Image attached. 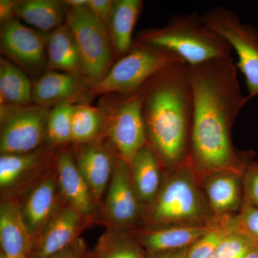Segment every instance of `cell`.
Segmentation results:
<instances>
[{
    "label": "cell",
    "mask_w": 258,
    "mask_h": 258,
    "mask_svg": "<svg viewBox=\"0 0 258 258\" xmlns=\"http://www.w3.org/2000/svg\"><path fill=\"white\" fill-rule=\"evenodd\" d=\"M193 98V119L189 161L209 175L240 171L231 129L244 105L232 57L188 66Z\"/></svg>",
    "instance_id": "6da1fadb"
},
{
    "label": "cell",
    "mask_w": 258,
    "mask_h": 258,
    "mask_svg": "<svg viewBox=\"0 0 258 258\" xmlns=\"http://www.w3.org/2000/svg\"><path fill=\"white\" fill-rule=\"evenodd\" d=\"M147 145L159 161L177 168L189 161L193 98L186 64L166 68L141 89Z\"/></svg>",
    "instance_id": "7a4b0ae2"
},
{
    "label": "cell",
    "mask_w": 258,
    "mask_h": 258,
    "mask_svg": "<svg viewBox=\"0 0 258 258\" xmlns=\"http://www.w3.org/2000/svg\"><path fill=\"white\" fill-rule=\"evenodd\" d=\"M136 42L173 54L188 66L231 57L232 51L198 13L174 15L164 28L141 32Z\"/></svg>",
    "instance_id": "3957f363"
},
{
    "label": "cell",
    "mask_w": 258,
    "mask_h": 258,
    "mask_svg": "<svg viewBox=\"0 0 258 258\" xmlns=\"http://www.w3.org/2000/svg\"><path fill=\"white\" fill-rule=\"evenodd\" d=\"M189 161L176 168L152 204L150 220L159 227L205 225L206 207Z\"/></svg>",
    "instance_id": "277c9868"
},
{
    "label": "cell",
    "mask_w": 258,
    "mask_h": 258,
    "mask_svg": "<svg viewBox=\"0 0 258 258\" xmlns=\"http://www.w3.org/2000/svg\"><path fill=\"white\" fill-rule=\"evenodd\" d=\"M176 64L185 63L173 54L136 42L106 76L93 85V93L132 94L140 91L149 80L163 70Z\"/></svg>",
    "instance_id": "5b68a950"
},
{
    "label": "cell",
    "mask_w": 258,
    "mask_h": 258,
    "mask_svg": "<svg viewBox=\"0 0 258 258\" xmlns=\"http://www.w3.org/2000/svg\"><path fill=\"white\" fill-rule=\"evenodd\" d=\"M205 23L230 44L238 57L236 67L245 79L246 103L258 96V31L242 23L235 12L224 7L209 10L203 15Z\"/></svg>",
    "instance_id": "8992f818"
},
{
    "label": "cell",
    "mask_w": 258,
    "mask_h": 258,
    "mask_svg": "<svg viewBox=\"0 0 258 258\" xmlns=\"http://www.w3.org/2000/svg\"><path fill=\"white\" fill-rule=\"evenodd\" d=\"M66 18L79 48L83 73L96 84L106 76L111 64V39L106 26L87 7L69 8Z\"/></svg>",
    "instance_id": "52a82bcc"
},
{
    "label": "cell",
    "mask_w": 258,
    "mask_h": 258,
    "mask_svg": "<svg viewBox=\"0 0 258 258\" xmlns=\"http://www.w3.org/2000/svg\"><path fill=\"white\" fill-rule=\"evenodd\" d=\"M2 106V154H28L47 134L49 111L41 106Z\"/></svg>",
    "instance_id": "ba28073f"
},
{
    "label": "cell",
    "mask_w": 258,
    "mask_h": 258,
    "mask_svg": "<svg viewBox=\"0 0 258 258\" xmlns=\"http://www.w3.org/2000/svg\"><path fill=\"white\" fill-rule=\"evenodd\" d=\"M108 133L118 158L130 165L136 154L147 144L141 90L126 95L113 111Z\"/></svg>",
    "instance_id": "9c48e42d"
},
{
    "label": "cell",
    "mask_w": 258,
    "mask_h": 258,
    "mask_svg": "<svg viewBox=\"0 0 258 258\" xmlns=\"http://www.w3.org/2000/svg\"><path fill=\"white\" fill-rule=\"evenodd\" d=\"M140 203L132 182L130 165L118 158L115 161L105 202L107 219L115 229L129 227L139 219Z\"/></svg>",
    "instance_id": "30bf717a"
},
{
    "label": "cell",
    "mask_w": 258,
    "mask_h": 258,
    "mask_svg": "<svg viewBox=\"0 0 258 258\" xmlns=\"http://www.w3.org/2000/svg\"><path fill=\"white\" fill-rule=\"evenodd\" d=\"M87 219L66 205L60 207L34 241L32 258H48L79 238Z\"/></svg>",
    "instance_id": "8fae6325"
},
{
    "label": "cell",
    "mask_w": 258,
    "mask_h": 258,
    "mask_svg": "<svg viewBox=\"0 0 258 258\" xmlns=\"http://www.w3.org/2000/svg\"><path fill=\"white\" fill-rule=\"evenodd\" d=\"M47 35L13 20L3 25L1 45L5 53L22 66L38 69L46 62Z\"/></svg>",
    "instance_id": "7c38bea8"
},
{
    "label": "cell",
    "mask_w": 258,
    "mask_h": 258,
    "mask_svg": "<svg viewBox=\"0 0 258 258\" xmlns=\"http://www.w3.org/2000/svg\"><path fill=\"white\" fill-rule=\"evenodd\" d=\"M55 176H47L37 183L20 206L24 224L34 241L60 208L58 182Z\"/></svg>",
    "instance_id": "4fadbf2b"
},
{
    "label": "cell",
    "mask_w": 258,
    "mask_h": 258,
    "mask_svg": "<svg viewBox=\"0 0 258 258\" xmlns=\"http://www.w3.org/2000/svg\"><path fill=\"white\" fill-rule=\"evenodd\" d=\"M57 177L59 190L66 205L89 220L94 211L96 201L78 168L76 159L69 152L62 153L57 159Z\"/></svg>",
    "instance_id": "5bb4252c"
},
{
    "label": "cell",
    "mask_w": 258,
    "mask_h": 258,
    "mask_svg": "<svg viewBox=\"0 0 258 258\" xmlns=\"http://www.w3.org/2000/svg\"><path fill=\"white\" fill-rule=\"evenodd\" d=\"M0 242L7 258H32L34 240L24 224L20 205L15 202L2 203Z\"/></svg>",
    "instance_id": "9a60e30c"
},
{
    "label": "cell",
    "mask_w": 258,
    "mask_h": 258,
    "mask_svg": "<svg viewBox=\"0 0 258 258\" xmlns=\"http://www.w3.org/2000/svg\"><path fill=\"white\" fill-rule=\"evenodd\" d=\"M212 224L168 226L143 232L139 241L147 252H161L189 247L213 227Z\"/></svg>",
    "instance_id": "2e32d148"
},
{
    "label": "cell",
    "mask_w": 258,
    "mask_h": 258,
    "mask_svg": "<svg viewBox=\"0 0 258 258\" xmlns=\"http://www.w3.org/2000/svg\"><path fill=\"white\" fill-rule=\"evenodd\" d=\"M76 162L98 203L111 179L115 161L101 145L91 144L80 152Z\"/></svg>",
    "instance_id": "e0dca14e"
},
{
    "label": "cell",
    "mask_w": 258,
    "mask_h": 258,
    "mask_svg": "<svg viewBox=\"0 0 258 258\" xmlns=\"http://www.w3.org/2000/svg\"><path fill=\"white\" fill-rule=\"evenodd\" d=\"M143 9L141 0H115L108 27L113 50L123 56L134 46L133 32Z\"/></svg>",
    "instance_id": "ac0fdd59"
},
{
    "label": "cell",
    "mask_w": 258,
    "mask_h": 258,
    "mask_svg": "<svg viewBox=\"0 0 258 258\" xmlns=\"http://www.w3.org/2000/svg\"><path fill=\"white\" fill-rule=\"evenodd\" d=\"M47 58L52 71L76 76L83 73L79 48L67 24L60 25L47 35Z\"/></svg>",
    "instance_id": "d6986e66"
},
{
    "label": "cell",
    "mask_w": 258,
    "mask_h": 258,
    "mask_svg": "<svg viewBox=\"0 0 258 258\" xmlns=\"http://www.w3.org/2000/svg\"><path fill=\"white\" fill-rule=\"evenodd\" d=\"M159 163L155 153L147 144L131 163L132 182L141 203H154L160 191Z\"/></svg>",
    "instance_id": "ffe728a7"
},
{
    "label": "cell",
    "mask_w": 258,
    "mask_h": 258,
    "mask_svg": "<svg viewBox=\"0 0 258 258\" xmlns=\"http://www.w3.org/2000/svg\"><path fill=\"white\" fill-rule=\"evenodd\" d=\"M79 78V76L61 71H48L34 85L32 101L46 108L69 101L81 88Z\"/></svg>",
    "instance_id": "44dd1931"
},
{
    "label": "cell",
    "mask_w": 258,
    "mask_h": 258,
    "mask_svg": "<svg viewBox=\"0 0 258 258\" xmlns=\"http://www.w3.org/2000/svg\"><path fill=\"white\" fill-rule=\"evenodd\" d=\"M240 171H222L209 174L205 188L209 205L217 215H226L240 203Z\"/></svg>",
    "instance_id": "7402d4cb"
},
{
    "label": "cell",
    "mask_w": 258,
    "mask_h": 258,
    "mask_svg": "<svg viewBox=\"0 0 258 258\" xmlns=\"http://www.w3.org/2000/svg\"><path fill=\"white\" fill-rule=\"evenodd\" d=\"M62 2L57 0L18 1L15 14L41 32L53 31L64 18Z\"/></svg>",
    "instance_id": "603a6c76"
},
{
    "label": "cell",
    "mask_w": 258,
    "mask_h": 258,
    "mask_svg": "<svg viewBox=\"0 0 258 258\" xmlns=\"http://www.w3.org/2000/svg\"><path fill=\"white\" fill-rule=\"evenodd\" d=\"M32 88L23 71L5 59L0 61L2 106H23L32 101Z\"/></svg>",
    "instance_id": "cb8c5ba5"
},
{
    "label": "cell",
    "mask_w": 258,
    "mask_h": 258,
    "mask_svg": "<svg viewBox=\"0 0 258 258\" xmlns=\"http://www.w3.org/2000/svg\"><path fill=\"white\" fill-rule=\"evenodd\" d=\"M95 258H147V251L139 240L120 229L106 231L93 252Z\"/></svg>",
    "instance_id": "d4e9b609"
},
{
    "label": "cell",
    "mask_w": 258,
    "mask_h": 258,
    "mask_svg": "<svg viewBox=\"0 0 258 258\" xmlns=\"http://www.w3.org/2000/svg\"><path fill=\"white\" fill-rule=\"evenodd\" d=\"M103 118L101 112L87 105L74 106L71 127V142L89 143L101 131Z\"/></svg>",
    "instance_id": "484cf974"
},
{
    "label": "cell",
    "mask_w": 258,
    "mask_h": 258,
    "mask_svg": "<svg viewBox=\"0 0 258 258\" xmlns=\"http://www.w3.org/2000/svg\"><path fill=\"white\" fill-rule=\"evenodd\" d=\"M36 152L2 154L0 157V186L8 189L17 184L37 164Z\"/></svg>",
    "instance_id": "4316f807"
},
{
    "label": "cell",
    "mask_w": 258,
    "mask_h": 258,
    "mask_svg": "<svg viewBox=\"0 0 258 258\" xmlns=\"http://www.w3.org/2000/svg\"><path fill=\"white\" fill-rule=\"evenodd\" d=\"M69 101L57 105L49 112L47 136L51 143L62 144L71 142L72 116L75 105Z\"/></svg>",
    "instance_id": "83f0119b"
},
{
    "label": "cell",
    "mask_w": 258,
    "mask_h": 258,
    "mask_svg": "<svg viewBox=\"0 0 258 258\" xmlns=\"http://www.w3.org/2000/svg\"><path fill=\"white\" fill-rule=\"evenodd\" d=\"M232 220L214 225L188 248L187 258H212L222 240L233 230Z\"/></svg>",
    "instance_id": "f1b7e54d"
},
{
    "label": "cell",
    "mask_w": 258,
    "mask_h": 258,
    "mask_svg": "<svg viewBox=\"0 0 258 258\" xmlns=\"http://www.w3.org/2000/svg\"><path fill=\"white\" fill-rule=\"evenodd\" d=\"M254 247L248 237L234 227L219 244L212 258H244Z\"/></svg>",
    "instance_id": "f546056e"
},
{
    "label": "cell",
    "mask_w": 258,
    "mask_h": 258,
    "mask_svg": "<svg viewBox=\"0 0 258 258\" xmlns=\"http://www.w3.org/2000/svg\"><path fill=\"white\" fill-rule=\"evenodd\" d=\"M235 230L240 231L248 237L258 247V208L244 203L240 214L232 220Z\"/></svg>",
    "instance_id": "4dcf8cb0"
},
{
    "label": "cell",
    "mask_w": 258,
    "mask_h": 258,
    "mask_svg": "<svg viewBox=\"0 0 258 258\" xmlns=\"http://www.w3.org/2000/svg\"><path fill=\"white\" fill-rule=\"evenodd\" d=\"M244 190L246 203L258 208V162L251 163L246 169Z\"/></svg>",
    "instance_id": "1f68e13d"
},
{
    "label": "cell",
    "mask_w": 258,
    "mask_h": 258,
    "mask_svg": "<svg viewBox=\"0 0 258 258\" xmlns=\"http://www.w3.org/2000/svg\"><path fill=\"white\" fill-rule=\"evenodd\" d=\"M114 1L88 0L87 8L97 19L108 27Z\"/></svg>",
    "instance_id": "d6a6232c"
},
{
    "label": "cell",
    "mask_w": 258,
    "mask_h": 258,
    "mask_svg": "<svg viewBox=\"0 0 258 258\" xmlns=\"http://www.w3.org/2000/svg\"><path fill=\"white\" fill-rule=\"evenodd\" d=\"M86 252L87 249L85 241L79 237L69 247L48 258H83Z\"/></svg>",
    "instance_id": "836d02e7"
},
{
    "label": "cell",
    "mask_w": 258,
    "mask_h": 258,
    "mask_svg": "<svg viewBox=\"0 0 258 258\" xmlns=\"http://www.w3.org/2000/svg\"><path fill=\"white\" fill-rule=\"evenodd\" d=\"M18 1L15 0H1L0 1V22L2 24L9 23L14 20L15 10Z\"/></svg>",
    "instance_id": "e575fe53"
},
{
    "label": "cell",
    "mask_w": 258,
    "mask_h": 258,
    "mask_svg": "<svg viewBox=\"0 0 258 258\" xmlns=\"http://www.w3.org/2000/svg\"><path fill=\"white\" fill-rule=\"evenodd\" d=\"M189 247L161 252H147V258H187Z\"/></svg>",
    "instance_id": "d590c367"
},
{
    "label": "cell",
    "mask_w": 258,
    "mask_h": 258,
    "mask_svg": "<svg viewBox=\"0 0 258 258\" xmlns=\"http://www.w3.org/2000/svg\"><path fill=\"white\" fill-rule=\"evenodd\" d=\"M63 3L70 8H82L87 7L88 0H66Z\"/></svg>",
    "instance_id": "8d00e7d4"
},
{
    "label": "cell",
    "mask_w": 258,
    "mask_h": 258,
    "mask_svg": "<svg viewBox=\"0 0 258 258\" xmlns=\"http://www.w3.org/2000/svg\"><path fill=\"white\" fill-rule=\"evenodd\" d=\"M244 258H258V247H254Z\"/></svg>",
    "instance_id": "74e56055"
},
{
    "label": "cell",
    "mask_w": 258,
    "mask_h": 258,
    "mask_svg": "<svg viewBox=\"0 0 258 258\" xmlns=\"http://www.w3.org/2000/svg\"><path fill=\"white\" fill-rule=\"evenodd\" d=\"M83 258H95L94 255H93V252H89V251H87L86 253L85 254L84 257Z\"/></svg>",
    "instance_id": "f35d334b"
},
{
    "label": "cell",
    "mask_w": 258,
    "mask_h": 258,
    "mask_svg": "<svg viewBox=\"0 0 258 258\" xmlns=\"http://www.w3.org/2000/svg\"><path fill=\"white\" fill-rule=\"evenodd\" d=\"M0 258H7L3 252H0Z\"/></svg>",
    "instance_id": "ab89813d"
}]
</instances>
